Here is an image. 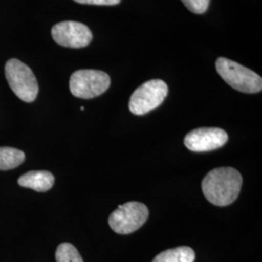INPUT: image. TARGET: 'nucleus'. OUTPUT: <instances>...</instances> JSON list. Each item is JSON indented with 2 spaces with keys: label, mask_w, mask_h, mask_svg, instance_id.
Segmentation results:
<instances>
[{
  "label": "nucleus",
  "mask_w": 262,
  "mask_h": 262,
  "mask_svg": "<svg viewBox=\"0 0 262 262\" xmlns=\"http://www.w3.org/2000/svg\"><path fill=\"white\" fill-rule=\"evenodd\" d=\"M243 179L238 170L219 167L210 171L202 181V191L207 200L215 206L225 207L234 202L241 191Z\"/></svg>",
  "instance_id": "f257e3e1"
},
{
  "label": "nucleus",
  "mask_w": 262,
  "mask_h": 262,
  "mask_svg": "<svg viewBox=\"0 0 262 262\" xmlns=\"http://www.w3.org/2000/svg\"><path fill=\"white\" fill-rule=\"evenodd\" d=\"M18 184L20 187L30 188L38 192H45L54 186L55 176L45 170L29 171L19 177Z\"/></svg>",
  "instance_id": "1a4fd4ad"
},
{
  "label": "nucleus",
  "mask_w": 262,
  "mask_h": 262,
  "mask_svg": "<svg viewBox=\"0 0 262 262\" xmlns=\"http://www.w3.org/2000/svg\"><path fill=\"white\" fill-rule=\"evenodd\" d=\"M195 253L189 247H178L159 253L152 262H194Z\"/></svg>",
  "instance_id": "9d476101"
},
{
  "label": "nucleus",
  "mask_w": 262,
  "mask_h": 262,
  "mask_svg": "<svg viewBox=\"0 0 262 262\" xmlns=\"http://www.w3.org/2000/svg\"><path fill=\"white\" fill-rule=\"evenodd\" d=\"M5 76L11 90L25 102H33L39 92L36 77L27 64L11 58L5 64Z\"/></svg>",
  "instance_id": "7ed1b4c3"
},
{
  "label": "nucleus",
  "mask_w": 262,
  "mask_h": 262,
  "mask_svg": "<svg viewBox=\"0 0 262 262\" xmlns=\"http://www.w3.org/2000/svg\"><path fill=\"white\" fill-rule=\"evenodd\" d=\"M26 159V155L23 150L1 147L0 148V170L6 171L19 166Z\"/></svg>",
  "instance_id": "9b49d317"
},
{
  "label": "nucleus",
  "mask_w": 262,
  "mask_h": 262,
  "mask_svg": "<svg viewBox=\"0 0 262 262\" xmlns=\"http://www.w3.org/2000/svg\"><path fill=\"white\" fill-rule=\"evenodd\" d=\"M56 262H84L80 253L70 243L58 245L56 252Z\"/></svg>",
  "instance_id": "f8f14e48"
},
{
  "label": "nucleus",
  "mask_w": 262,
  "mask_h": 262,
  "mask_svg": "<svg viewBox=\"0 0 262 262\" xmlns=\"http://www.w3.org/2000/svg\"><path fill=\"white\" fill-rule=\"evenodd\" d=\"M80 4L98 5V6H114L121 2V0H74Z\"/></svg>",
  "instance_id": "4468645a"
},
{
  "label": "nucleus",
  "mask_w": 262,
  "mask_h": 262,
  "mask_svg": "<svg viewBox=\"0 0 262 262\" xmlns=\"http://www.w3.org/2000/svg\"><path fill=\"white\" fill-rule=\"evenodd\" d=\"M52 36L58 45L73 49L86 47L93 40L91 29L84 24L73 20L56 24L52 28Z\"/></svg>",
  "instance_id": "0eeeda50"
},
{
  "label": "nucleus",
  "mask_w": 262,
  "mask_h": 262,
  "mask_svg": "<svg viewBox=\"0 0 262 262\" xmlns=\"http://www.w3.org/2000/svg\"><path fill=\"white\" fill-rule=\"evenodd\" d=\"M168 94V86L162 80H150L137 88L129 100V110L136 116H143L157 109Z\"/></svg>",
  "instance_id": "39448f33"
},
{
  "label": "nucleus",
  "mask_w": 262,
  "mask_h": 262,
  "mask_svg": "<svg viewBox=\"0 0 262 262\" xmlns=\"http://www.w3.org/2000/svg\"><path fill=\"white\" fill-rule=\"evenodd\" d=\"M110 84L111 79L103 71L83 69L71 75L69 89L71 94L78 98L92 99L103 94Z\"/></svg>",
  "instance_id": "20e7f679"
},
{
  "label": "nucleus",
  "mask_w": 262,
  "mask_h": 262,
  "mask_svg": "<svg viewBox=\"0 0 262 262\" xmlns=\"http://www.w3.org/2000/svg\"><path fill=\"white\" fill-rule=\"evenodd\" d=\"M211 0H182L187 9L194 14H203L206 12Z\"/></svg>",
  "instance_id": "ddd939ff"
},
{
  "label": "nucleus",
  "mask_w": 262,
  "mask_h": 262,
  "mask_svg": "<svg viewBox=\"0 0 262 262\" xmlns=\"http://www.w3.org/2000/svg\"><path fill=\"white\" fill-rule=\"evenodd\" d=\"M228 141V135L219 127H200L189 131L185 137V146L191 151L203 152L222 148Z\"/></svg>",
  "instance_id": "6e6552de"
},
{
  "label": "nucleus",
  "mask_w": 262,
  "mask_h": 262,
  "mask_svg": "<svg viewBox=\"0 0 262 262\" xmlns=\"http://www.w3.org/2000/svg\"><path fill=\"white\" fill-rule=\"evenodd\" d=\"M148 217V207L140 202L130 201L118 207L109 216L108 223L116 233L127 235L138 230Z\"/></svg>",
  "instance_id": "423d86ee"
},
{
  "label": "nucleus",
  "mask_w": 262,
  "mask_h": 262,
  "mask_svg": "<svg viewBox=\"0 0 262 262\" xmlns=\"http://www.w3.org/2000/svg\"><path fill=\"white\" fill-rule=\"evenodd\" d=\"M215 68L219 75L236 91L245 94L261 92V77L253 70L225 57L216 59Z\"/></svg>",
  "instance_id": "f03ea898"
}]
</instances>
